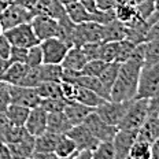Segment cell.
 Listing matches in <instances>:
<instances>
[{"mask_svg": "<svg viewBox=\"0 0 159 159\" xmlns=\"http://www.w3.org/2000/svg\"><path fill=\"white\" fill-rule=\"evenodd\" d=\"M145 49L144 43L137 44L133 49V54L125 63H121L118 77L115 80L110 91V99L115 102L133 100L137 93L139 77L144 66Z\"/></svg>", "mask_w": 159, "mask_h": 159, "instance_id": "6da1fadb", "label": "cell"}, {"mask_svg": "<svg viewBox=\"0 0 159 159\" xmlns=\"http://www.w3.org/2000/svg\"><path fill=\"white\" fill-rule=\"evenodd\" d=\"M150 114V99H133L129 104L124 118L118 124V129L139 130Z\"/></svg>", "mask_w": 159, "mask_h": 159, "instance_id": "7a4b0ae2", "label": "cell"}, {"mask_svg": "<svg viewBox=\"0 0 159 159\" xmlns=\"http://www.w3.org/2000/svg\"><path fill=\"white\" fill-rule=\"evenodd\" d=\"M159 89V63L144 65L139 77L137 99H151ZM134 98V99H136Z\"/></svg>", "mask_w": 159, "mask_h": 159, "instance_id": "3957f363", "label": "cell"}, {"mask_svg": "<svg viewBox=\"0 0 159 159\" xmlns=\"http://www.w3.org/2000/svg\"><path fill=\"white\" fill-rule=\"evenodd\" d=\"M3 34L10 41V44L15 45V47L30 48L36 44H40V40L37 39L34 30H33L30 22H26V24H21V25L12 26L10 29H6L3 32Z\"/></svg>", "mask_w": 159, "mask_h": 159, "instance_id": "277c9868", "label": "cell"}, {"mask_svg": "<svg viewBox=\"0 0 159 159\" xmlns=\"http://www.w3.org/2000/svg\"><path fill=\"white\" fill-rule=\"evenodd\" d=\"M132 100L126 102H115V100H104L102 104H99L95 108V112L99 115L104 122H107L108 125L117 126L121 122V119L124 118L125 112H126L129 104Z\"/></svg>", "mask_w": 159, "mask_h": 159, "instance_id": "5b68a950", "label": "cell"}, {"mask_svg": "<svg viewBox=\"0 0 159 159\" xmlns=\"http://www.w3.org/2000/svg\"><path fill=\"white\" fill-rule=\"evenodd\" d=\"M33 15H34L33 11L16 4L15 2H11L0 12V24L3 26V30H6V29H10L12 26L30 22Z\"/></svg>", "mask_w": 159, "mask_h": 159, "instance_id": "8992f818", "label": "cell"}, {"mask_svg": "<svg viewBox=\"0 0 159 159\" xmlns=\"http://www.w3.org/2000/svg\"><path fill=\"white\" fill-rule=\"evenodd\" d=\"M40 47L43 51V63H56L61 65L63 62L66 54L69 51V45L59 37H51L40 41Z\"/></svg>", "mask_w": 159, "mask_h": 159, "instance_id": "52a82bcc", "label": "cell"}, {"mask_svg": "<svg viewBox=\"0 0 159 159\" xmlns=\"http://www.w3.org/2000/svg\"><path fill=\"white\" fill-rule=\"evenodd\" d=\"M85 43H103V25L93 21L81 22L75 25L73 45L81 47Z\"/></svg>", "mask_w": 159, "mask_h": 159, "instance_id": "ba28073f", "label": "cell"}, {"mask_svg": "<svg viewBox=\"0 0 159 159\" xmlns=\"http://www.w3.org/2000/svg\"><path fill=\"white\" fill-rule=\"evenodd\" d=\"M82 124L89 129V132H91L99 141H112V139H114V136L118 130L117 126H112V125H108L107 122H104L103 119L95 112V110L84 119Z\"/></svg>", "mask_w": 159, "mask_h": 159, "instance_id": "9c48e42d", "label": "cell"}, {"mask_svg": "<svg viewBox=\"0 0 159 159\" xmlns=\"http://www.w3.org/2000/svg\"><path fill=\"white\" fill-rule=\"evenodd\" d=\"M8 89H10V99H11V103L25 106V107H28V108H33V107L40 106L41 98L39 96L36 88L8 84Z\"/></svg>", "mask_w": 159, "mask_h": 159, "instance_id": "30bf717a", "label": "cell"}, {"mask_svg": "<svg viewBox=\"0 0 159 159\" xmlns=\"http://www.w3.org/2000/svg\"><path fill=\"white\" fill-rule=\"evenodd\" d=\"M30 25L40 41L45 39L58 37V30H59L58 19L51 18L48 15L34 14L30 21Z\"/></svg>", "mask_w": 159, "mask_h": 159, "instance_id": "8fae6325", "label": "cell"}, {"mask_svg": "<svg viewBox=\"0 0 159 159\" xmlns=\"http://www.w3.org/2000/svg\"><path fill=\"white\" fill-rule=\"evenodd\" d=\"M66 134L70 136L73 140H74L75 145H77V151H81V150L93 151L96 148V145L99 144V140L89 132V129L84 124L74 125Z\"/></svg>", "mask_w": 159, "mask_h": 159, "instance_id": "7c38bea8", "label": "cell"}, {"mask_svg": "<svg viewBox=\"0 0 159 159\" xmlns=\"http://www.w3.org/2000/svg\"><path fill=\"white\" fill-rule=\"evenodd\" d=\"M137 139V130H126V129H118L112 139L115 150V159H126L129 158V151Z\"/></svg>", "mask_w": 159, "mask_h": 159, "instance_id": "4fadbf2b", "label": "cell"}, {"mask_svg": "<svg viewBox=\"0 0 159 159\" xmlns=\"http://www.w3.org/2000/svg\"><path fill=\"white\" fill-rule=\"evenodd\" d=\"M47 117H48V112L45 111L41 106L30 108L28 119H26V122H25L26 130L32 136H34V137L44 133V132L47 130Z\"/></svg>", "mask_w": 159, "mask_h": 159, "instance_id": "5bb4252c", "label": "cell"}, {"mask_svg": "<svg viewBox=\"0 0 159 159\" xmlns=\"http://www.w3.org/2000/svg\"><path fill=\"white\" fill-rule=\"evenodd\" d=\"M33 14L48 15L55 19H62L67 15L66 7L59 0H39L36 7L33 8Z\"/></svg>", "mask_w": 159, "mask_h": 159, "instance_id": "9a60e30c", "label": "cell"}, {"mask_svg": "<svg viewBox=\"0 0 159 159\" xmlns=\"http://www.w3.org/2000/svg\"><path fill=\"white\" fill-rule=\"evenodd\" d=\"M137 137L143 139V140L152 143L154 140H157L159 137V119H158V112L150 111L147 119L144 121V124L140 126L137 130Z\"/></svg>", "mask_w": 159, "mask_h": 159, "instance_id": "2e32d148", "label": "cell"}, {"mask_svg": "<svg viewBox=\"0 0 159 159\" xmlns=\"http://www.w3.org/2000/svg\"><path fill=\"white\" fill-rule=\"evenodd\" d=\"M93 110L95 108L88 107V106H85V104H81V103H78V102L71 100V102H67V103H66L63 112L66 114V117L69 118V121L71 122V125L74 126V125L82 124L84 119L87 118Z\"/></svg>", "mask_w": 159, "mask_h": 159, "instance_id": "e0dca14e", "label": "cell"}, {"mask_svg": "<svg viewBox=\"0 0 159 159\" xmlns=\"http://www.w3.org/2000/svg\"><path fill=\"white\" fill-rule=\"evenodd\" d=\"M73 128L71 122L66 117L63 111L48 112L47 117V130L56 134H66Z\"/></svg>", "mask_w": 159, "mask_h": 159, "instance_id": "ac0fdd59", "label": "cell"}, {"mask_svg": "<svg viewBox=\"0 0 159 159\" xmlns=\"http://www.w3.org/2000/svg\"><path fill=\"white\" fill-rule=\"evenodd\" d=\"M126 39V25L119 19L114 18L103 25V43L104 41H121Z\"/></svg>", "mask_w": 159, "mask_h": 159, "instance_id": "d6986e66", "label": "cell"}, {"mask_svg": "<svg viewBox=\"0 0 159 159\" xmlns=\"http://www.w3.org/2000/svg\"><path fill=\"white\" fill-rule=\"evenodd\" d=\"M87 58H85L84 52H82L81 47H73L69 48L67 54H66L63 62H62V67L63 69H70V70L81 71V69L84 67V65L87 63Z\"/></svg>", "mask_w": 159, "mask_h": 159, "instance_id": "ffe728a7", "label": "cell"}, {"mask_svg": "<svg viewBox=\"0 0 159 159\" xmlns=\"http://www.w3.org/2000/svg\"><path fill=\"white\" fill-rule=\"evenodd\" d=\"M74 82L78 85H81V87H84V88H88V89H91V91H93L95 93L102 96V98L106 99V100H110V92L104 88V85L102 84V81L99 80V77H96V75L81 74V75H78Z\"/></svg>", "mask_w": 159, "mask_h": 159, "instance_id": "44dd1931", "label": "cell"}, {"mask_svg": "<svg viewBox=\"0 0 159 159\" xmlns=\"http://www.w3.org/2000/svg\"><path fill=\"white\" fill-rule=\"evenodd\" d=\"M106 99H103L102 96H99L98 93H95L93 91L88 88H84L81 85L75 84V93H74V102H78L81 104H85L88 107L96 108L99 104H102Z\"/></svg>", "mask_w": 159, "mask_h": 159, "instance_id": "7402d4cb", "label": "cell"}, {"mask_svg": "<svg viewBox=\"0 0 159 159\" xmlns=\"http://www.w3.org/2000/svg\"><path fill=\"white\" fill-rule=\"evenodd\" d=\"M10 152H11V158L16 159H25L30 158L34 150V136H29L28 139L18 143H10L8 144Z\"/></svg>", "mask_w": 159, "mask_h": 159, "instance_id": "603a6c76", "label": "cell"}, {"mask_svg": "<svg viewBox=\"0 0 159 159\" xmlns=\"http://www.w3.org/2000/svg\"><path fill=\"white\" fill-rule=\"evenodd\" d=\"M59 137H61V134L52 133V132L48 130H45L40 136H36L33 152H54Z\"/></svg>", "mask_w": 159, "mask_h": 159, "instance_id": "cb8c5ba5", "label": "cell"}, {"mask_svg": "<svg viewBox=\"0 0 159 159\" xmlns=\"http://www.w3.org/2000/svg\"><path fill=\"white\" fill-rule=\"evenodd\" d=\"M28 65L22 63V62H14V63H10L7 67V70L4 71V74L0 77V81L7 82L11 85H18L21 78L24 77V74L26 73Z\"/></svg>", "mask_w": 159, "mask_h": 159, "instance_id": "d4e9b609", "label": "cell"}, {"mask_svg": "<svg viewBox=\"0 0 159 159\" xmlns=\"http://www.w3.org/2000/svg\"><path fill=\"white\" fill-rule=\"evenodd\" d=\"M75 151H77V145H75L74 140L67 134H61V137H59L56 147L54 150L56 158H61V159L73 158Z\"/></svg>", "mask_w": 159, "mask_h": 159, "instance_id": "484cf974", "label": "cell"}, {"mask_svg": "<svg viewBox=\"0 0 159 159\" xmlns=\"http://www.w3.org/2000/svg\"><path fill=\"white\" fill-rule=\"evenodd\" d=\"M66 12H67L69 18L71 19L74 24H81V22L92 21V12H89L80 2H74L70 4H66Z\"/></svg>", "mask_w": 159, "mask_h": 159, "instance_id": "4316f807", "label": "cell"}, {"mask_svg": "<svg viewBox=\"0 0 159 159\" xmlns=\"http://www.w3.org/2000/svg\"><path fill=\"white\" fill-rule=\"evenodd\" d=\"M119 67H121V63H118V62H107L103 67V70L100 71V74L98 75L99 80L102 81V84L104 85V88L108 92L111 91L112 85H114L115 80L118 77Z\"/></svg>", "mask_w": 159, "mask_h": 159, "instance_id": "83f0119b", "label": "cell"}, {"mask_svg": "<svg viewBox=\"0 0 159 159\" xmlns=\"http://www.w3.org/2000/svg\"><path fill=\"white\" fill-rule=\"evenodd\" d=\"M29 111H30V108L25 107V106L10 103V106L7 107V110H6L4 112L7 114V117H8L10 121H11L12 125H16V126H25V122H26V119H28Z\"/></svg>", "mask_w": 159, "mask_h": 159, "instance_id": "f1b7e54d", "label": "cell"}, {"mask_svg": "<svg viewBox=\"0 0 159 159\" xmlns=\"http://www.w3.org/2000/svg\"><path fill=\"white\" fill-rule=\"evenodd\" d=\"M114 14L115 18L119 19L124 24H128L132 19L137 15V8L133 4H129L126 2H122V0H117V4L114 8Z\"/></svg>", "mask_w": 159, "mask_h": 159, "instance_id": "f546056e", "label": "cell"}, {"mask_svg": "<svg viewBox=\"0 0 159 159\" xmlns=\"http://www.w3.org/2000/svg\"><path fill=\"white\" fill-rule=\"evenodd\" d=\"M62 65L56 63H43L40 66V75L41 82L52 81V82H62Z\"/></svg>", "mask_w": 159, "mask_h": 159, "instance_id": "4dcf8cb0", "label": "cell"}, {"mask_svg": "<svg viewBox=\"0 0 159 159\" xmlns=\"http://www.w3.org/2000/svg\"><path fill=\"white\" fill-rule=\"evenodd\" d=\"M129 158L132 159H151V143L143 140V139H136L129 151Z\"/></svg>", "mask_w": 159, "mask_h": 159, "instance_id": "1f68e13d", "label": "cell"}, {"mask_svg": "<svg viewBox=\"0 0 159 159\" xmlns=\"http://www.w3.org/2000/svg\"><path fill=\"white\" fill-rule=\"evenodd\" d=\"M39 96L41 99L45 98H63L62 96V89H61V82H52V81H44L40 82L36 87Z\"/></svg>", "mask_w": 159, "mask_h": 159, "instance_id": "d6a6232c", "label": "cell"}, {"mask_svg": "<svg viewBox=\"0 0 159 159\" xmlns=\"http://www.w3.org/2000/svg\"><path fill=\"white\" fill-rule=\"evenodd\" d=\"M92 159H115V150L112 141H99L92 151Z\"/></svg>", "mask_w": 159, "mask_h": 159, "instance_id": "836d02e7", "label": "cell"}, {"mask_svg": "<svg viewBox=\"0 0 159 159\" xmlns=\"http://www.w3.org/2000/svg\"><path fill=\"white\" fill-rule=\"evenodd\" d=\"M40 66H41V65H40ZM40 66H36V67L28 66L26 73L24 74V77L21 78V81H19L18 85H22V87H30V88H36V87H37L40 82H41Z\"/></svg>", "mask_w": 159, "mask_h": 159, "instance_id": "e575fe53", "label": "cell"}, {"mask_svg": "<svg viewBox=\"0 0 159 159\" xmlns=\"http://www.w3.org/2000/svg\"><path fill=\"white\" fill-rule=\"evenodd\" d=\"M119 49V41H104L102 43L100 59L104 62H117Z\"/></svg>", "mask_w": 159, "mask_h": 159, "instance_id": "d590c367", "label": "cell"}, {"mask_svg": "<svg viewBox=\"0 0 159 159\" xmlns=\"http://www.w3.org/2000/svg\"><path fill=\"white\" fill-rule=\"evenodd\" d=\"M144 49H145L144 65L159 63V39L145 41L144 43Z\"/></svg>", "mask_w": 159, "mask_h": 159, "instance_id": "8d00e7d4", "label": "cell"}, {"mask_svg": "<svg viewBox=\"0 0 159 159\" xmlns=\"http://www.w3.org/2000/svg\"><path fill=\"white\" fill-rule=\"evenodd\" d=\"M29 136H32L26 130L25 126H16V125H12L11 128L8 129V132L6 133L4 137V143H18V141H22L25 139H28Z\"/></svg>", "mask_w": 159, "mask_h": 159, "instance_id": "74e56055", "label": "cell"}, {"mask_svg": "<svg viewBox=\"0 0 159 159\" xmlns=\"http://www.w3.org/2000/svg\"><path fill=\"white\" fill-rule=\"evenodd\" d=\"M67 102L63 98H45L41 99L40 106L47 112H59L65 110V106Z\"/></svg>", "mask_w": 159, "mask_h": 159, "instance_id": "f35d334b", "label": "cell"}, {"mask_svg": "<svg viewBox=\"0 0 159 159\" xmlns=\"http://www.w3.org/2000/svg\"><path fill=\"white\" fill-rule=\"evenodd\" d=\"M136 47L134 43H132L130 40L124 39L119 41V49H118V56H117V62L118 63H125L129 58L133 54V49Z\"/></svg>", "mask_w": 159, "mask_h": 159, "instance_id": "ab89813d", "label": "cell"}, {"mask_svg": "<svg viewBox=\"0 0 159 159\" xmlns=\"http://www.w3.org/2000/svg\"><path fill=\"white\" fill-rule=\"evenodd\" d=\"M106 63H107V62L102 61V59H92V61H88L87 63L84 65V67L81 69V74L96 75V77H98V75L100 74V71L103 70Z\"/></svg>", "mask_w": 159, "mask_h": 159, "instance_id": "60d3db41", "label": "cell"}, {"mask_svg": "<svg viewBox=\"0 0 159 159\" xmlns=\"http://www.w3.org/2000/svg\"><path fill=\"white\" fill-rule=\"evenodd\" d=\"M25 63L28 66H32V67L43 65V51H41L40 44H36L33 47L28 48V55H26Z\"/></svg>", "mask_w": 159, "mask_h": 159, "instance_id": "b9f144b4", "label": "cell"}, {"mask_svg": "<svg viewBox=\"0 0 159 159\" xmlns=\"http://www.w3.org/2000/svg\"><path fill=\"white\" fill-rule=\"evenodd\" d=\"M100 48H102V43H85V44L81 45V49L84 52L87 61L100 59Z\"/></svg>", "mask_w": 159, "mask_h": 159, "instance_id": "7bdbcfd3", "label": "cell"}, {"mask_svg": "<svg viewBox=\"0 0 159 159\" xmlns=\"http://www.w3.org/2000/svg\"><path fill=\"white\" fill-rule=\"evenodd\" d=\"M137 8V16L143 19H147L148 16H151L157 10H155V2L154 0H143L141 3H139L136 6Z\"/></svg>", "mask_w": 159, "mask_h": 159, "instance_id": "ee69618b", "label": "cell"}, {"mask_svg": "<svg viewBox=\"0 0 159 159\" xmlns=\"http://www.w3.org/2000/svg\"><path fill=\"white\" fill-rule=\"evenodd\" d=\"M26 55H28V48L11 45L10 54H8V61H10V63H14V62H22V63H25Z\"/></svg>", "mask_w": 159, "mask_h": 159, "instance_id": "f6af8a7d", "label": "cell"}, {"mask_svg": "<svg viewBox=\"0 0 159 159\" xmlns=\"http://www.w3.org/2000/svg\"><path fill=\"white\" fill-rule=\"evenodd\" d=\"M11 103L10 99V89L7 82L0 81V111H6Z\"/></svg>", "mask_w": 159, "mask_h": 159, "instance_id": "bcb514c9", "label": "cell"}, {"mask_svg": "<svg viewBox=\"0 0 159 159\" xmlns=\"http://www.w3.org/2000/svg\"><path fill=\"white\" fill-rule=\"evenodd\" d=\"M11 126H12V124L8 119L7 114L4 111H0V141H4L6 133H7L8 129Z\"/></svg>", "mask_w": 159, "mask_h": 159, "instance_id": "7dc6e473", "label": "cell"}, {"mask_svg": "<svg viewBox=\"0 0 159 159\" xmlns=\"http://www.w3.org/2000/svg\"><path fill=\"white\" fill-rule=\"evenodd\" d=\"M117 0H96V7L100 11H112L115 8Z\"/></svg>", "mask_w": 159, "mask_h": 159, "instance_id": "c3c4849f", "label": "cell"}, {"mask_svg": "<svg viewBox=\"0 0 159 159\" xmlns=\"http://www.w3.org/2000/svg\"><path fill=\"white\" fill-rule=\"evenodd\" d=\"M155 39H159V16L157 18V21L152 24L150 30H148L147 36H145V41H150V40H155Z\"/></svg>", "mask_w": 159, "mask_h": 159, "instance_id": "681fc988", "label": "cell"}, {"mask_svg": "<svg viewBox=\"0 0 159 159\" xmlns=\"http://www.w3.org/2000/svg\"><path fill=\"white\" fill-rule=\"evenodd\" d=\"M14 2L16 3V4H19V6H22V7L33 11V8L36 7V4H37L39 0H14Z\"/></svg>", "mask_w": 159, "mask_h": 159, "instance_id": "f907efd6", "label": "cell"}, {"mask_svg": "<svg viewBox=\"0 0 159 159\" xmlns=\"http://www.w3.org/2000/svg\"><path fill=\"white\" fill-rule=\"evenodd\" d=\"M85 8L88 10L89 12H96L99 11L98 7H96V0H78Z\"/></svg>", "mask_w": 159, "mask_h": 159, "instance_id": "816d5d0a", "label": "cell"}, {"mask_svg": "<svg viewBox=\"0 0 159 159\" xmlns=\"http://www.w3.org/2000/svg\"><path fill=\"white\" fill-rule=\"evenodd\" d=\"M30 158L34 159H56L55 152H33Z\"/></svg>", "mask_w": 159, "mask_h": 159, "instance_id": "f5cc1de1", "label": "cell"}, {"mask_svg": "<svg viewBox=\"0 0 159 159\" xmlns=\"http://www.w3.org/2000/svg\"><path fill=\"white\" fill-rule=\"evenodd\" d=\"M4 158H11V152H10L7 143L0 141V159H4Z\"/></svg>", "mask_w": 159, "mask_h": 159, "instance_id": "db71d44e", "label": "cell"}, {"mask_svg": "<svg viewBox=\"0 0 159 159\" xmlns=\"http://www.w3.org/2000/svg\"><path fill=\"white\" fill-rule=\"evenodd\" d=\"M151 159H159V137L151 143Z\"/></svg>", "mask_w": 159, "mask_h": 159, "instance_id": "11a10c76", "label": "cell"}, {"mask_svg": "<svg viewBox=\"0 0 159 159\" xmlns=\"http://www.w3.org/2000/svg\"><path fill=\"white\" fill-rule=\"evenodd\" d=\"M8 66H10V61L7 58H4V56L0 55V77L4 74V71L7 70Z\"/></svg>", "mask_w": 159, "mask_h": 159, "instance_id": "9f6ffc18", "label": "cell"}, {"mask_svg": "<svg viewBox=\"0 0 159 159\" xmlns=\"http://www.w3.org/2000/svg\"><path fill=\"white\" fill-rule=\"evenodd\" d=\"M8 4H10V3H8V2H6V0H0V12H2L3 10L7 7Z\"/></svg>", "mask_w": 159, "mask_h": 159, "instance_id": "6f0895ef", "label": "cell"}, {"mask_svg": "<svg viewBox=\"0 0 159 159\" xmlns=\"http://www.w3.org/2000/svg\"><path fill=\"white\" fill-rule=\"evenodd\" d=\"M122 2H126L129 4H133V6H137L139 3H141L143 0H122Z\"/></svg>", "mask_w": 159, "mask_h": 159, "instance_id": "680465c9", "label": "cell"}, {"mask_svg": "<svg viewBox=\"0 0 159 159\" xmlns=\"http://www.w3.org/2000/svg\"><path fill=\"white\" fill-rule=\"evenodd\" d=\"M59 2L62 3L63 6H66V4H70V3H74V2H78V0H59Z\"/></svg>", "mask_w": 159, "mask_h": 159, "instance_id": "91938a15", "label": "cell"}, {"mask_svg": "<svg viewBox=\"0 0 159 159\" xmlns=\"http://www.w3.org/2000/svg\"><path fill=\"white\" fill-rule=\"evenodd\" d=\"M155 10L159 12V0H155Z\"/></svg>", "mask_w": 159, "mask_h": 159, "instance_id": "94428289", "label": "cell"}, {"mask_svg": "<svg viewBox=\"0 0 159 159\" xmlns=\"http://www.w3.org/2000/svg\"><path fill=\"white\" fill-rule=\"evenodd\" d=\"M3 32L4 30H3V26H2V24H0V34H3Z\"/></svg>", "mask_w": 159, "mask_h": 159, "instance_id": "6125c7cd", "label": "cell"}, {"mask_svg": "<svg viewBox=\"0 0 159 159\" xmlns=\"http://www.w3.org/2000/svg\"><path fill=\"white\" fill-rule=\"evenodd\" d=\"M6 2H8V3H11V2H14V0H6Z\"/></svg>", "mask_w": 159, "mask_h": 159, "instance_id": "be15d7a7", "label": "cell"}, {"mask_svg": "<svg viewBox=\"0 0 159 159\" xmlns=\"http://www.w3.org/2000/svg\"><path fill=\"white\" fill-rule=\"evenodd\" d=\"M158 119H159V111H158Z\"/></svg>", "mask_w": 159, "mask_h": 159, "instance_id": "e7e4bbea", "label": "cell"}, {"mask_svg": "<svg viewBox=\"0 0 159 159\" xmlns=\"http://www.w3.org/2000/svg\"><path fill=\"white\" fill-rule=\"evenodd\" d=\"M154 2H155V0H154Z\"/></svg>", "mask_w": 159, "mask_h": 159, "instance_id": "03108f58", "label": "cell"}]
</instances>
